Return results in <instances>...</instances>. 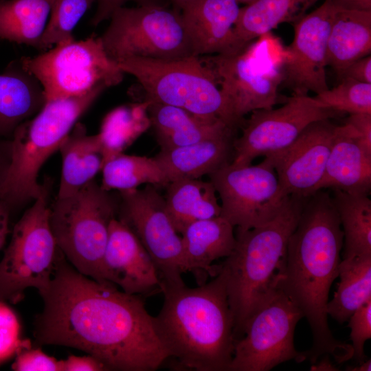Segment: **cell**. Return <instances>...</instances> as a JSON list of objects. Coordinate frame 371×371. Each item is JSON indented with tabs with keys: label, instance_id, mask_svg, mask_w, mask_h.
Instances as JSON below:
<instances>
[{
	"label": "cell",
	"instance_id": "1",
	"mask_svg": "<svg viewBox=\"0 0 371 371\" xmlns=\"http://www.w3.org/2000/svg\"><path fill=\"white\" fill-rule=\"evenodd\" d=\"M40 295L43 308L33 331L37 346L82 350L108 370L154 371L169 359L139 295L80 273L60 250Z\"/></svg>",
	"mask_w": 371,
	"mask_h": 371
},
{
	"label": "cell",
	"instance_id": "2",
	"mask_svg": "<svg viewBox=\"0 0 371 371\" xmlns=\"http://www.w3.org/2000/svg\"><path fill=\"white\" fill-rule=\"evenodd\" d=\"M344 232L332 196L324 190L306 197L287 245L279 287L302 313L313 335L307 359L329 355L341 363L352 358L351 344L336 339L328 326L326 304L338 277Z\"/></svg>",
	"mask_w": 371,
	"mask_h": 371
},
{
	"label": "cell",
	"instance_id": "3",
	"mask_svg": "<svg viewBox=\"0 0 371 371\" xmlns=\"http://www.w3.org/2000/svg\"><path fill=\"white\" fill-rule=\"evenodd\" d=\"M164 302L153 317L155 333L182 368L228 371L234 350V318L221 269L195 288L161 284Z\"/></svg>",
	"mask_w": 371,
	"mask_h": 371
},
{
	"label": "cell",
	"instance_id": "4",
	"mask_svg": "<svg viewBox=\"0 0 371 371\" xmlns=\"http://www.w3.org/2000/svg\"><path fill=\"white\" fill-rule=\"evenodd\" d=\"M306 199L288 196L271 221L245 231L236 230L234 250L221 265L234 318L235 341L243 335L253 315L279 289L288 242Z\"/></svg>",
	"mask_w": 371,
	"mask_h": 371
},
{
	"label": "cell",
	"instance_id": "5",
	"mask_svg": "<svg viewBox=\"0 0 371 371\" xmlns=\"http://www.w3.org/2000/svg\"><path fill=\"white\" fill-rule=\"evenodd\" d=\"M105 89L99 87L83 95L45 102L16 128L10 139L9 165L0 182V199L11 210L41 194L45 184L38 181L40 169Z\"/></svg>",
	"mask_w": 371,
	"mask_h": 371
},
{
	"label": "cell",
	"instance_id": "6",
	"mask_svg": "<svg viewBox=\"0 0 371 371\" xmlns=\"http://www.w3.org/2000/svg\"><path fill=\"white\" fill-rule=\"evenodd\" d=\"M119 204L120 196L93 180L70 195L56 196L49 206V225L59 249L77 271L102 284H113L104 278L102 261Z\"/></svg>",
	"mask_w": 371,
	"mask_h": 371
},
{
	"label": "cell",
	"instance_id": "7",
	"mask_svg": "<svg viewBox=\"0 0 371 371\" xmlns=\"http://www.w3.org/2000/svg\"><path fill=\"white\" fill-rule=\"evenodd\" d=\"M145 92V102H158L195 115L221 120L237 129L212 69L201 56L177 59L127 58L117 61Z\"/></svg>",
	"mask_w": 371,
	"mask_h": 371
},
{
	"label": "cell",
	"instance_id": "8",
	"mask_svg": "<svg viewBox=\"0 0 371 371\" xmlns=\"http://www.w3.org/2000/svg\"><path fill=\"white\" fill-rule=\"evenodd\" d=\"M232 54L201 56L217 79L221 93L235 124L243 126L245 115L269 109L278 102L282 82V51L269 33Z\"/></svg>",
	"mask_w": 371,
	"mask_h": 371
},
{
	"label": "cell",
	"instance_id": "9",
	"mask_svg": "<svg viewBox=\"0 0 371 371\" xmlns=\"http://www.w3.org/2000/svg\"><path fill=\"white\" fill-rule=\"evenodd\" d=\"M48 188L15 224L0 261V301L16 304L28 288L39 294L50 284L59 248L49 225Z\"/></svg>",
	"mask_w": 371,
	"mask_h": 371
},
{
	"label": "cell",
	"instance_id": "10",
	"mask_svg": "<svg viewBox=\"0 0 371 371\" xmlns=\"http://www.w3.org/2000/svg\"><path fill=\"white\" fill-rule=\"evenodd\" d=\"M19 63L38 82L45 102L117 85L124 74L95 36L59 43L34 57L23 58Z\"/></svg>",
	"mask_w": 371,
	"mask_h": 371
},
{
	"label": "cell",
	"instance_id": "11",
	"mask_svg": "<svg viewBox=\"0 0 371 371\" xmlns=\"http://www.w3.org/2000/svg\"><path fill=\"white\" fill-rule=\"evenodd\" d=\"M100 36L110 58L177 59L192 55L181 12L166 6H122Z\"/></svg>",
	"mask_w": 371,
	"mask_h": 371
},
{
	"label": "cell",
	"instance_id": "12",
	"mask_svg": "<svg viewBox=\"0 0 371 371\" xmlns=\"http://www.w3.org/2000/svg\"><path fill=\"white\" fill-rule=\"evenodd\" d=\"M302 313L279 289L249 319L235 341L228 371H269L291 360L307 359L294 345V332Z\"/></svg>",
	"mask_w": 371,
	"mask_h": 371
},
{
	"label": "cell",
	"instance_id": "13",
	"mask_svg": "<svg viewBox=\"0 0 371 371\" xmlns=\"http://www.w3.org/2000/svg\"><path fill=\"white\" fill-rule=\"evenodd\" d=\"M218 194L221 216L238 231L268 223L281 210L286 198L271 161L234 166L227 164L209 175Z\"/></svg>",
	"mask_w": 371,
	"mask_h": 371
},
{
	"label": "cell",
	"instance_id": "14",
	"mask_svg": "<svg viewBox=\"0 0 371 371\" xmlns=\"http://www.w3.org/2000/svg\"><path fill=\"white\" fill-rule=\"evenodd\" d=\"M157 186L119 192L117 218L139 239L151 257L161 284H184L181 236L167 214Z\"/></svg>",
	"mask_w": 371,
	"mask_h": 371
},
{
	"label": "cell",
	"instance_id": "15",
	"mask_svg": "<svg viewBox=\"0 0 371 371\" xmlns=\"http://www.w3.org/2000/svg\"><path fill=\"white\" fill-rule=\"evenodd\" d=\"M338 113L314 97L298 94H293L279 108L254 111L245 120L242 135L234 141L231 164L247 166L257 157L282 150L311 123Z\"/></svg>",
	"mask_w": 371,
	"mask_h": 371
},
{
	"label": "cell",
	"instance_id": "16",
	"mask_svg": "<svg viewBox=\"0 0 371 371\" xmlns=\"http://www.w3.org/2000/svg\"><path fill=\"white\" fill-rule=\"evenodd\" d=\"M331 0L294 23V36L285 48L282 65V82L293 94H318L328 89L326 67L328 35L336 12Z\"/></svg>",
	"mask_w": 371,
	"mask_h": 371
},
{
	"label": "cell",
	"instance_id": "17",
	"mask_svg": "<svg viewBox=\"0 0 371 371\" xmlns=\"http://www.w3.org/2000/svg\"><path fill=\"white\" fill-rule=\"evenodd\" d=\"M337 126L330 119L309 124L287 147L265 156L271 161L284 196L308 197L321 180Z\"/></svg>",
	"mask_w": 371,
	"mask_h": 371
},
{
	"label": "cell",
	"instance_id": "18",
	"mask_svg": "<svg viewBox=\"0 0 371 371\" xmlns=\"http://www.w3.org/2000/svg\"><path fill=\"white\" fill-rule=\"evenodd\" d=\"M105 280L131 295L161 292L157 268L144 246L117 218L109 227L102 261Z\"/></svg>",
	"mask_w": 371,
	"mask_h": 371
},
{
	"label": "cell",
	"instance_id": "19",
	"mask_svg": "<svg viewBox=\"0 0 371 371\" xmlns=\"http://www.w3.org/2000/svg\"><path fill=\"white\" fill-rule=\"evenodd\" d=\"M240 8L236 0H191L180 11L193 56L228 54Z\"/></svg>",
	"mask_w": 371,
	"mask_h": 371
},
{
	"label": "cell",
	"instance_id": "20",
	"mask_svg": "<svg viewBox=\"0 0 371 371\" xmlns=\"http://www.w3.org/2000/svg\"><path fill=\"white\" fill-rule=\"evenodd\" d=\"M234 226L219 216L190 224L182 232L184 271L194 274L199 285L215 276L220 265L213 262L229 256L236 245Z\"/></svg>",
	"mask_w": 371,
	"mask_h": 371
},
{
	"label": "cell",
	"instance_id": "21",
	"mask_svg": "<svg viewBox=\"0 0 371 371\" xmlns=\"http://www.w3.org/2000/svg\"><path fill=\"white\" fill-rule=\"evenodd\" d=\"M358 133L344 123L337 126L324 175L314 193L320 190H338L349 194L370 195L371 156L357 142Z\"/></svg>",
	"mask_w": 371,
	"mask_h": 371
},
{
	"label": "cell",
	"instance_id": "22",
	"mask_svg": "<svg viewBox=\"0 0 371 371\" xmlns=\"http://www.w3.org/2000/svg\"><path fill=\"white\" fill-rule=\"evenodd\" d=\"M236 129L190 144L161 150L154 157L168 182L182 179H199L229 164Z\"/></svg>",
	"mask_w": 371,
	"mask_h": 371
},
{
	"label": "cell",
	"instance_id": "23",
	"mask_svg": "<svg viewBox=\"0 0 371 371\" xmlns=\"http://www.w3.org/2000/svg\"><path fill=\"white\" fill-rule=\"evenodd\" d=\"M62 169L57 197L70 195L94 180L104 164L100 135H90L76 123L58 149Z\"/></svg>",
	"mask_w": 371,
	"mask_h": 371
},
{
	"label": "cell",
	"instance_id": "24",
	"mask_svg": "<svg viewBox=\"0 0 371 371\" xmlns=\"http://www.w3.org/2000/svg\"><path fill=\"white\" fill-rule=\"evenodd\" d=\"M45 103L38 82L20 63L0 74V135L12 136L16 128L36 115Z\"/></svg>",
	"mask_w": 371,
	"mask_h": 371
},
{
	"label": "cell",
	"instance_id": "25",
	"mask_svg": "<svg viewBox=\"0 0 371 371\" xmlns=\"http://www.w3.org/2000/svg\"><path fill=\"white\" fill-rule=\"evenodd\" d=\"M146 103L161 150L195 143L234 128L221 120L203 117L181 108L158 102Z\"/></svg>",
	"mask_w": 371,
	"mask_h": 371
},
{
	"label": "cell",
	"instance_id": "26",
	"mask_svg": "<svg viewBox=\"0 0 371 371\" xmlns=\"http://www.w3.org/2000/svg\"><path fill=\"white\" fill-rule=\"evenodd\" d=\"M371 52V11L336 10L331 24L326 64L340 79L346 68Z\"/></svg>",
	"mask_w": 371,
	"mask_h": 371
},
{
	"label": "cell",
	"instance_id": "27",
	"mask_svg": "<svg viewBox=\"0 0 371 371\" xmlns=\"http://www.w3.org/2000/svg\"><path fill=\"white\" fill-rule=\"evenodd\" d=\"M320 0H255L240 8L234 27L229 54L238 53L252 41L286 22L295 23Z\"/></svg>",
	"mask_w": 371,
	"mask_h": 371
},
{
	"label": "cell",
	"instance_id": "28",
	"mask_svg": "<svg viewBox=\"0 0 371 371\" xmlns=\"http://www.w3.org/2000/svg\"><path fill=\"white\" fill-rule=\"evenodd\" d=\"M166 187V210L179 234L194 222L221 216V204L210 181L177 179Z\"/></svg>",
	"mask_w": 371,
	"mask_h": 371
},
{
	"label": "cell",
	"instance_id": "29",
	"mask_svg": "<svg viewBox=\"0 0 371 371\" xmlns=\"http://www.w3.org/2000/svg\"><path fill=\"white\" fill-rule=\"evenodd\" d=\"M54 0H0V38L40 49Z\"/></svg>",
	"mask_w": 371,
	"mask_h": 371
},
{
	"label": "cell",
	"instance_id": "30",
	"mask_svg": "<svg viewBox=\"0 0 371 371\" xmlns=\"http://www.w3.org/2000/svg\"><path fill=\"white\" fill-rule=\"evenodd\" d=\"M339 282L326 312L342 324L371 298V256L343 258L339 266Z\"/></svg>",
	"mask_w": 371,
	"mask_h": 371
},
{
	"label": "cell",
	"instance_id": "31",
	"mask_svg": "<svg viewBox=\"0 0 371 371\" xmlns=\"http://www.w3.org/2000/svg\"><path fill=\"white\" fill-rule=\"evenodd\" d=\"M333 191V202L344 232L343 258L371 256V200L369 195Z\"/></svg>",
	"mask_w": 371,
	"mask_h": 371
},
{
	"label": "cell",
	"instance_id": "32",
	"mask_svg": "<svg viewBox=\"0 0 371 371\" xmlns=\"http://www.w3.org/2000/svg\"><path fill=\"white\" fill-rule=\"evenodd\" d=\"M101 187L119 192L137 188L142 184L166 186L169 182L154 157L120 153L108 159L102 168Z\"/></svg>",
	"mask_w": 371,
	"mask_h": 371
},
{
	"label": "cell",
	"instance_id": "33",
	"mask_svg": "<svg viewBox=\"0 0 371 371\" xmlns=\"http://www.w3.org/2000/svg\"><path fill=\"white\" fill-rule=\"evenodd\" d=\"M96 0H54L40 49L74 39L72 32Z\"/></svg>",
	"mask_w": 371,
	"mask_h": 371
},
{
	"label": "cell",
	"instance_id": "34",
	"mask_svg": "<svg viewBox=\"0 0 371 371\" xmlns=\"http://www.w3.org/2000/svg\"><path fill=\"white\" fill-rule=\"evenodd\" d=\"M314 98L339 113H371V83L342 78L337 86L316 94Z\"/></svg>",
	"mask_w": 371,
	"mask_h": 371
},
{
	"label": "cell",
	"instance_id": "35",
	"mask_svg": "<svg viewBox=\"0 0 371 371\" xmlns=\"http://www.w3.org/2000/svg\"><path fill=\"white\" fill-rule=\"evenodd\" d=\"M136 109L126 106L113 110L104 120L100 136L104 163L122 153L137 135L134 124Z\"/></svg>",
	"mask_w": 371,
	"mask_h": 371
},
{
	"label": "cell",
	"instance_id": "36",
	"mask_svg": "<svg viewBox=\"0 0 371 371\" xmlns=\"http://www.w3.org/2000/svg\"><path fill=\"white\" fill-rule=\"evenodd\" d=\"M20 335L21 325L16 315L5 302L0 301V365L30 341L21 339Z\"/></svg>",
	"mask_w": 371,
	"mask_h": 371
},
{
	"label": "cell",
	"instance_id": "37",
	"mask_svg": "<svg viewBox=\"0 0 371 371\" xmlns=\"http://www.w3.org/2000/svg\"><path fill=\"white\" fill-rule=\"evenodd\" d=\"M354 357L359 363L366 360L364 345L371 338V298L358 308L348 319Z\"/></svg>",
	"mask_w": 371,
	"mask_h": 371
},
{
	"label": "cell",
	"instance_id": "38",
	"mask_svg": "<svg viewBox=\"0 0 371 371\" xmlns=\"http://www.w3.org/2000/svg\"><path fill=\"white\" fill-rule=\"evenodd\" d=\"M12 369L16 371H61V363L44 353L41 348H32L31 341H29L17 351Z\"/></svg>",
	"mask_w": 371,
	"mask_h": 371
},
{
	"label": "cell",
	"instance_id": "39",
	"mask_svg": "<svg viewBox=\"0 0 371 371\" xmlns=\"http://www.w3.org/2000/svg\"><path fill=\"white\" fill-rule=\"evenodd\" d=\"M128 1H134L137 5H168L164 0H96L97 9L91 19V24L98 25L109 19L115 10L124 6Z\"/></svg>",
	"mask_w": 371,
	"mask_h": 371
},
{
	"label": "cell",
	"instance_id": "40",
	"mask_svg": "<svg viewBox=\"0 0 371 371\" xmlns=\"http://www.w3.org/2000/svg\"><path fill=\"white\" fill-rule=\"evenodd\" d=\"M345 123L352 126L357 132L359 145L367 155L371 156V113L350 114Z\"/></svg>",
	"mask_w": 371,
	"mask_h": 371
},
{
	"label": "cell",
	"instance_id": "41",
	"mask_svg": "<svg viewBox=\"0 0 371 371\" xmlns=\"http://www.w3.org/2000/svg\"><path fill=\"white\" fill-rule=\"evenodd\" d=\"M61 371H105V365L94 357L71 355L61 360Z\"/></svg>",
	"mask_w": 371,
	"mask_h": 371
},
{
	"label": "cell",
	"instance_id": "42",
	"mask_svg": "<svg viewBox=\"0 0 371 371\" xmlns=\"http://www.w3.org/2000/svg\"><path fill=\"white\" fill-rule=\"evenodd\" d=\"M342 78L371 83V56H366L352 63L346 68L340 79Z\"/></svg>",
	"mask_w": 371,
	"mask_h": 371
},
{
	"label": "cell",
	"instance_id": "43",
	"mask_svg": "<svg viewBox=\"0 0 371 371\" xmlns=\"http://www.w3.org/2000/svg\"><path fill=\"white\" fill-rule=\"evenodd\" d=\"M11 210L0 199V250L5 243L10 233V217Z\"/></svg>",
	"mask_w": 371,
	"mask_h": 371
},
{
	"label": "cell",
	"instance_id": "44",
	"mask_svg": "<svg viewBox=\"0 0 371 371\" xmlns=\"http://www.w3.org/2000/svg\"><path fill=\"white\" fill-rule=\"evenodd\" d=\"M337 10L371 11V0H331Z\"/></svg>",
	"mask_w": 371,
	"mask_h": 371
},
{
	"label": "cell",
	"instance_id": "45",
	"mask_svg": "<svg viewBox=\"0 0 371 371\" xmlns=\"http://www.w3.org/2000/svg\"><path fill=\"white\" fill-rule=\"evenodd\" d=\"M10 157V142L0 141V182L8 167Z\"/></svg>",
	"mask_w": 371,
	"mask_h": 371
},
{
	"label": "cell",
	"instance_id": "46",
	"mask_svg": "<svg viewBox=\"0 0 371 371\" xmlns=\"http://www.w3.org/2000/svg\"><path fill=\"white\" fill-rule=\"evenodd\" d=\"M311 370L313 371H337V368L331 362L330 356L329 355H324L319 360H317L312 363Z\"/></svg>",
	"mask_w": 371,
	"mask_h": 371
},
{
	"label": "cell",
	"instance_id": "47",
	"mask_svg": "<svg viewBox=\"0 0 371 371\" xmlns=\"http://www.w3.org/2000/svg\"><path fill=\"white\" fill-rule=\"evenodd\" d=\"M347 371H370L371 370V360L370 359L365 360L363 362L359 363L357 366H348L346 368Z\"/></svg>",
	"mask_w": 371,
	"mask_h": 371
},
{
	"label": "cell",
	"instance_id": "48",
	"mask_svg": "<svg viewBox=\"0 0 371 371\" xmlns=\"http://www.w3.org/2000/svg\"><path fill=\"white\" fill-rule=\"evenodd\" d=\"M168 5H172V8L181 11L182 8L191 0H164Z\"/></svg>",
	"mask_w": 371,
	"mask_h": 371
},
{
	"label": "cell",
	"instance_id": "49",
	"mask_svg": "<svg viewBox=\"0 0 371 371\" xmlns=\"http://www.w3.org/2000/svg\"><path fill=\"white\" fill-rule=\"evenodd\" d=\"M239 3L249 4L255 0H236Z\"/></svg>",
	"mask_w": 371,
	"mask_h": 371
}]
</instances>
